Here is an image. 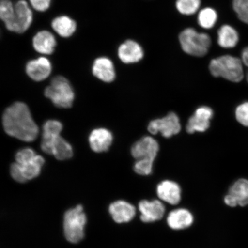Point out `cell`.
<instances>
[{
    "label": "cell",
    "instance_id": "cell-1",
    "mask_svg": "<svg viewBox=\"0 0 248 248\" xmlns=\"http://www.w3.org/2000/svg\"><path fill=\"white\" fill-rule=\"evenodd\" d=\"M2 124L7 134L20 140L33 141L38 135V126L31 116L29 107L23 102H16L6 109Z\"/></svg>",
    "mask_w": 248,
    "mask_h": 248
},
{
    "label": "cell",
    "instance_id": "cell-2",
    "mask_svg": "<svg viewBox=\"0 0 248 248\" xmlns=\"http://www.w3.org/2000/svg\"><path fill=\"white\" fill-rule=\"evenodd\" d=\"M209 70L214 77H221L232 82H240L244 78L243 62L231 55L214 59L210 62Z\"/></svg>",
    "mask_w": 248,
    "mask_h": 248
},
{
    "label": "cell",
    "instance_id": "cell-3",
    "mask_svg": "<svg viewBox=\"0 0 248 248\" xmlns=\"http://www.w3.org/2000/svg\"><path fill=\"white\" fill-rule=\"evenodd\" d=\"M45 94L59 108H69L72 106L74 100V92L70 83L66 78L60 76L51 80Z\"/></svg>",
    "mask_w": 248,
    "mask_h": 248
},
{
    "label": "cell",
    "instance_id": "cell-4",
    "mask_svg": "<svg viewBox=\"0 0 248 248\" xmlns=\"http://www.w3.org/2000/svg\"><path fill=\"white\" fill-rule=\"evenodd\" d=\"M179 41L186 53L198 57L205 55L211 46V39L207 34L198 33L193 29L183 31L180 34Z\"/></svg>",
    "mask_w": 248,
    "mask_h": 248
},
{
    "label": "cell",
    "instance_id": "cell-5",
    "mask_svg": "<svg viewBox=\"0 0 248 248\" xmlns=\"http://www.w3.org/2000/svg\"><path fill=\"white\" fill-rule=\"evenodd\" d=\"M86 217L83 207L78 205L70 209L64 217V232L66 239L71 243H78L84 237Z\"/></svg>",
    "mask_w": 248,
    "mask_h": 248
},
{
    "label": "cell",
    "instance_id": "cell-6",
    "mask_svg": "<svg viewBox=\"0 0 248 248\" xmlns=\"http://www.w3.org/2000/svg\"><path fill=\"white\" fill-rule=\"evenodd\" d=\"M33 11L27 0H18L15 2L14 17L4 24L6 29L18 35L26 33L33 24Z\"/></svg>",
    "mask_w": 248,
    "mask_h": 248
},
{
    "label": "cell",
    "instance_id": "cell-7",
    "mask_svg": "<svg viewBox=\"0 0 248 248\" xmlns=\"http://www.w3.org/2000/svg\"><path fill=\"white\" fill-rule=\"evenodd\" d=\"M148 130L151 134L160 133L163 137L169 138L181 131V125L178 116L175 113H170L162 119L151 121Z\"/></svg>",
    "mask_w": 248,
    "mask_h": 248
},
{
    "label": "cell",
    "instance_id": "cell-8",
    "mask_svg": "<svg viewBox=\"0 0 248 248\" xmlns=\"http://www.w3.org/2000/svg\"><path fill=\"white\" fill-rule=\"evenodd\" d=\"M58 45L57 37L52 31L41 30L34 34L32 39L33 50L42 56L51 55Z\"/></svg>",
    "mask_w": 248,
    "mask_h": 248
},
{
    "label": "cell",
    "instance_id": "cell-9",
    "mask_svg": "<svg viewBox=\"0 0 248 248\" xmlns=\"http://www.w3.org/2000/svg\"><path fill=\"white\" fill-rule=\"evenodd\" d=\"M52 70L51 62L47 57L40 55L27 62L26 72L31 79L40 82L50 76Z\"/></svg>",
    "mask_w": 248,
    "mask_h": 248
},
{
    "label": "cell",
    "instance_id": "cell-10",
    "mask_svg": "<svg viewBox=\"0 0 248 248\" xmlns=\"http://www.w3.org/2000/svg\"><path fill=\"white\" fill-rule=\"evenodd\" d=\"M213 111L208 107H201L195 110L193 116L188 120L186 131L188 133L204 132L209 129Z\"/></svg>",
    "mask_w": 248,
    "mask_h": 248
},
{
    "label": "cell",
    "instance_id": "cell-11",
    "mask_svg": "<svg viewBox=\"0 0 248 248\" xmlns=\"http://www.w3.org/2000/svg\"><path fill=\"white\" fill-rule=\"evenodd\" d=\"M159 150V145L156 140L151 136H145L133 144L131 154L137 160L150 159L155 160Z\"/></svg>",
    "mask_w": 248,
    "mask_h": 248
},
{
    "label": "cell",
    "instance_id": "cell-12",
    "mask_svg": "<svg viewBox=\"0 0 248 248\" xmlns=\"http://www.w3.org/2000/svg\"><path fill=\"white\" fill-rule=\"evenodd\" d=\"M225 203L230 207L245 206L248 204V180L240 179L235 181L224 198Z\"/></svg>",
    "mask_w": 248,
    "mask_h": 248
},
{
    "label": "cell",
    "instance_id": "cell-13",
    "mask_svg": "<svg viewBox=\"0 0 248 248\" xmlns=\"http://www.w3.org/2000/svg\"><path fill=\"white\" fill-rule=\"evenodd\" d=\"M50 25L52 32L63 39L71 38L78 29L77 21L67 15L57 16L52 18Z\"/></svg>",
    "mask_w": 248,
    "mask_h": 248
},
{
    "label": "cell",
    "instance_id": "cell-14",
    "mask_svg": "<svg viewBox=\"0 0 248 248\" xmlns=\"http://www.w3.org/2000/svg\"><path fill=\"white\" fill-rule=\"evenodd\" d=\"M92 73L96 78L105 82L110 83L116 78L113 62L106 56L95 59L92 65Z\"/></svg>",
    "mask_w": 248,
    "mask_h": 248
},
{
    "label": "cell",
    "instance_id": "cell-15",
    "mask_svg": "<svg viewBox=\"0 0 248 248\" xmlns=\"http://www.w3.org/2000/svg\"><path fill=\"white\" fill-rule=\"evenodd\" d=\"M117 55L120 60L125 64L135 63L143 58L144 52L137 42L127 40L121 44L117 49Z\"/></svg>",
    "mask_w": 248,
    "mask_h": 248
},
{
    "label": "cell",
    "instance_id": "cell-16",
    "mask_svg": "<svg viewBox=\"0 0 248 248\" xmlns=\"http://www.w3.org/2000/svg\"><path fill=\"white\" fill-rule=\"evenodd\" d=\"M140 218L145 223L153 222L162 219L165 213V207L159 201H141L139 204Z\"/></svg>",
    "mask_w": 248,
    "mask_h": 248
},
{
    "label": "cell",
    "instance_id": "cell-17",
    "mask_svg": "<svg viewBox=\"0 0 248 248\" xmlns=\"http://www.w3.org/2000/svg\"><path fill=\"white\" fill-rule=\"evenodd\" d=\"M113 135L108 130L99 128L93 130L89 141L93 151L101 153L108 151L113 142Z\"/></svg>",
    "mask_w": 248,
    "mask_h": 248
},
{
    "label": "cell",
    "instance_id": "cell-18",
    "mask_svg": "<svg viewBox=\"0 0 248 248\" xmlns=\"http://www.w3.org/2000/svg\"><path fill=\"white\" fill-rule=\"evenodd\" d=\"M108 210L114 221L119 224L131 221L136 215L135 207L124 201L114 202Z\"/></svg>",
    "mask_w": 248,
    "mask_h": 248
},
{
    "label": "cell",
    "instance_id": "cell-19",
    "mask_svg": "<svg viewBox=\"0 0 248 248\" xmlns=\"http://www.w3.org/2000/svg\"><path fill=\"white\" fill-rule=\"evenodd\" d=\"M63 125L57 120L46 122L43 127L42 150L45 153L51 155L52 144L54 140L60 136Z\"/></svg>",
    "mask_w": 248,
    "mask_h": 248
},
{
    "label": "cell",
    "instance_id": "cell-20",
    "mask_svg": "<svg viewBox=\"0 0 248 248\" xmlns=\"http://www.w3.org/2000/svg\"><path fill=\"white\" fill-rule=\"evenodd\" d=\"M158 196L164 201L172 205L179 203L181 199V190L176 183L171 181H164L157 187Z\"/></svg>",
    "mask_w": 248,
    "mask_h": 248
},
{
    "label": "cell",
    "instance_id": "cell-21",
    "mask_svg": "<svg viewBox=\"0 0 248 248\" xmlns=\"http://www.w3.org/2000/svg\"><path fill=\"white\" fill-rule=\"evenodd\" d=\"M193 216L188 210L179 209L173 210L167 217V224L174 230L187 228L193 222Z\"/></svg>",
    "mask_w": 248,
    "mask_h": 248
},
{
    "label": "cell",
    "instance_id": "cell-22",
    "mask_svg": "<svg viewBox=\"0 0 248 248\" xmlns=\"http://www.w3.org/2000/svg\"><path fill=\"white\" fill-rule=\"evenodd\" d=\"M239 41V35L234 28L224 25L218 32V43L221 47L232 48L236 46Z\"/></svg>",
    "mask_w": 248,
    "mask_h": 248
},
{
    "label": "cell",
    "instance_id": "cell-23",
    "mask_svg": "<svg viewBox=\"0 0 248 248\" xmlns=\"http://www.w3.org/2000/svg\"><path fill=\"white\" fill-rule=\"evenodd\" d=\"M51 155L58 160H64L73 156V150L69 142L60 136L52 142Z\"/></svg>",
    "mask_w": 248,
    "mask_h": 248
},
{
    "label": "cell",
    "instance_id": "cell-24",
    "mask_svg": "<svg viewBox=\"0 0 248 248\" xmlns=\"http://www.w3.org/2000/svg\"><path fill=\"white\" fill-rule=\"evenodd\" d=\"M44 163V158L40 155H36L31 162L23 165L19 164L26 181L36 178L41 172L42 167Z\"/></svg>",
    "mask_w": 248,
    "mask_h": 248
},
{
    "label": "cell",
    "instance_id": "cell-25",
    "mask_svg": "<svg viewBox=\"0 0 248 248\" xmlns=\"http://www.w3.org/2000/svg\"><path fill=\"white\" fill-rule=\"evenodd\" d=\"M198 23L205 29L212 28L216 23L217 14L213 9L206 8L202 9L198 15Z\"/></svg>",
    "mask_w": 248,
    "mask_h": 248
},
{
    "label": "cell",
    "instance_id": "cell-26",
    "mask_svg": "<svg viewBox=\"0 0 248 248\" xmlns=\"http://www.w3.org/2000/svg\"><path fill=\"white\" fill-rule=\"evenodd\" d=\"M201 5V0H177L176 8L180 13L190 15L196 13Z\"/></svg>",
    "mask_w": 248,
    "mask_h": 248
},
{
    "label": "cell",
    "instance_id": "cell-27",
    "mask_svg": "<svg viewBox=\"0 0 248 248\" xmlns=\"http://www.w3.org/2000/svg\"><path fill=\"white\" fill-rule=\"evenodd\" d=\"M15 12V3L11 0H1L0 2V18L4 24L10 21Z\"/></svg>",
    "mask_w": 248,
    "mask_h": 248
},
{
    "label": "cell",
    "instance_id": "cell-28",
    "mask_svg": "<svg viewBox=\"0 0 248 248\" xmlns=\"http://www.w3.org/2000/svg\"><path fill=\"white\" fill-rule=\"evenodd\" d=\"M232 7L238 18L248 24V0H233Z\"/></svg>",
    "mask_w": 248,
    "mask_h": 248
},
{
    "label": "cell",
    "instance_id": "cell-29",
    "mask_svg": "<svg viewBox=\"0 0 248 248\" xmlns=\"http://www.w3.org/2000/svg\"><path fill=\"white\" fill-rule=\"evenodd\" d=\"M154 160L143 159L137 160L135 164V171L141 175H148L153 171Z\"/></svg>",
    "mask_w": 248,
    "mask_h": 248
},
{
    "label": "cell",
    "instance_id": "cell-30",
    "mask_svg": "<svg viewBox=\"0 0 248 248\" xmlns=\"http://www.w3.org/2000/svg\"><path fill=\"white\" fill-rule=\"evenodd\" d=\"M36 156L35 152L32 149L26 148L17 152L16 155V160L21 165L29 163Z\"/></svg>",
    "mask_w": 248,
    "mask_h": 248
},
{
    "label": "cell",
    "instance_id": "cell-31",
    "mask_svg": "<svg viewBox=\"0 0 248 248\" xmlns=\"http://www.w3.org/2000/svg\"><path fill=\"white\" fill-rule=\"evenodd\" d=\"M235 116L241 125L248 127V101L238 105L235 111Z\"/></svg>",
    "mask_w": 248,
    "mask_h": 248
},
{
    "label": "cell",
    "instance_id": "cell-32",
    "mask_svg": "<svg viewBox=\"0 0 248 248\" xmlns=\"http://www.w3.org/2000/svg\"><path fill=\"white\" fill-rule=\"evenodd\" d=\"M53 0H27L34 11L45 13L50 9Z\"/></svg>",
    "mask_w": 248,
    "mask_h": 248
},
{
    "label": "cell",
    "instance_id": "cell-33",
    "mask_svg": "<svg viewBox=\"0 0 248 248\" xmlns=\"http://www.w3.org/2000/svg\"><path fill=\"white\" fill-rule=\"evenodd\" d=\"M11 174L12 178L18 182L24 183L26 182L23 175L21 166L17 163L12 164L11 167Z\"/></svg>",
    "mask_w": 248,
    "mask_h": 248
},
{
    "label": "cell",
    "instance_id": "cell-34",
    "mask_svg": "<svg viewBox=\"0 0 248 248\" xmlns=\"http://www.w3.org/2000/svg\"><path fill=\"white\" fill-rule=\"evenodd\" d=\"M241 57L242 62L248 67V46L243 49V52H242Z\"/></svg>",
    "mask_w": 248,
    "mask_h": 248
},
{
    "label": "cell",
    "instance_id": "cell-35",
    "mask_svg": "<svg viewBox=\"0 0 248 248\" xmlns=\"http://www.w3.org/2000/svg\"><path fill=\"white\" fill-rule=\"evenodd\" d=\"M247 81H248V74H247Z\"/></svg>",
    "mask_w": 248,
    "mask_h": 248
}]
</instances>
